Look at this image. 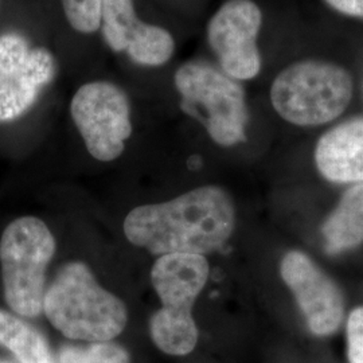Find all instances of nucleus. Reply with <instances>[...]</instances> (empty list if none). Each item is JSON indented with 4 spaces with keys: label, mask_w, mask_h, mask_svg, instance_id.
Segmentation results:
<instances>
[{
    "label": "nucleus",
    "mask_w": 363,
    "mask_h": 363,
    "mask_svg": "<svg viewBox=\"0 0 363 363\" xmlns=\"http://www.w3.org/2000/svg\"><path fill=\"white\" fill-rule=\"evenodd\" d=\"M234 225L230 196L220 187L205 186L164 203L133 208L124 220V233L155 256H205L225 245Z\"/></svg>",
    "instance_id": "f257e3e1"
},
{
    "label": "nucleus",
    "mask_w": 363,
    "mask_h": 363,
    "mask_svg": "<svg viewBox=\"0 0 363 363\" xmlns=\"http://www.w3.org/2000/svg\"><path fill=\"white\" fill-rule=\"evenodd\" d=\"M43 312L65 337L109 342L125 328L124 301L100 286L79 261L64 265L45 292Z\"/></svg>",
    "instance_id": "f03ea898"
},
{
    "label": "nucleus",
    "mask_w": 363,
    "mask_h": 363,
    "mask_svg": "<svg viewBox=\"0 0 363 363\" xmlns=\"http://www.w3.org/2000/svg\"><path fill=\"white\" fill-rule=\"evenodd\" d=\"M208 259L199 255L172 253L156 259L151 281L162 308L150 322L151 337L159 350L169 355H187L198 342L193 318L195 300L206 286Z\"/></svg>",
    "instance_id": "7ed1b4c3"
},
{
    "label": "nucleus",
    "mask_w": 363,
    "mask_h": 363,
    "mask_svg": "<svg viewBox=\"0 0 363 363\" xmlns=\"http://www.w3.org/2000/svg\"><path fill=\"white\" fill-rule=\"evenodd\" d=\"M352 94L354 79L345 66L308 58L286 66L274 77L271 103L288 123L316 127L340 116Z\"/></svg>",
    "instance_id": "20e7f679"
},
{
    "label": "nucleus",
    "mask_w": 363,
    "mask_h": 363,
    "mask_svg": "<svg viewBox=\"0 0 363 363\" xmlns=\"http://www.w3.org/2000/svg\"><path fill=\"white\" fill-rule=\"evenodd\" d=\"M55 253V240L43 220H13L0 238L4 298L15 313L35 318L43 312L46 268Z\"/></svg>",
    "instance_id": "39448f33"
},
{
    "label": "nucleus",
    "mask_w": 363,
    "mask_h": 363,
    "mask_svg": "<svg viewBox=\"0 0 363 363\" xmlns=\"http://www.w3.org/2000/svg\"><path fill=\"white\" fill-rule=\"evenodd\" d=\"M174 82L182 111L198 120L213 142L233 147L247 140V97L238 81L213 66L186 62L178 67Z\"/></svg>",
    "instance_id": "423d86ee"
},
{
    "label": "nucleus",
    "mask_w": 363,
    "mask_h": 363,
    "mask_svg": "<svg viewBox=\"0 0 363 363\" xmlns=\"http://www.w3.org/2000/svg\"><path fill=\"white\" fill-rule=\"evenodd\" d=\"M70 115L88 152L100 162H112L124 152L132 135L127 93L109 81H91L78 88Z\"/></svg>",
    "instance_id": "0eeeda50"
},
{
    "label": "nucleus",
    "mask_w": 363,
    "mask_h": 363,
    "mask_svg": "<svg viewBox=\"0 0 363 363\" xmlns=\"http://www.w3.org/2000/svg\"><path fill=\"white\" fill-rule=\"evenodd\" d=\"M55 76L52 52L21 34L0 35V123L23 116Z\"/></svg>",
    "instance_id": "6e6552de"
},
{
    "label": "nucleus",
    "mask_w": 363,
    "mask_h": 363,
    "mask_svg": "<svg viewBox=\"0 0 363 363\" xmlns=\"http://www.w3.org/2000/svg\"><path fill=\"white\" fill-rule=\"evenodd\" d=\"M262 11L253 0H228L208 23V46L222 72L235 81H249L261 72L259 31Z\"/></svg>",
    "instance_id": "1a4fd4ad"
},
{
    "label": "nucleus",
    "mask_w": 363,
    "mask_h": 363,
    "mask_svg": "<svg viewBox=\"0 0 363 363\" xmlns=\"http://www.w3.org/2000/svg\"><path fill=\"white\" fill-rule=\"evenodd\" d=\"M280 274L296 298L312 334H334L345 316L343 295L334 280L298 250H291L283 257Z\"/></svg>",
    "instance_id": "9d476101"
},
{
    "label": "nucleus",
    "mask_w": 363,
    "mask_h": 363,
    "mask_svg": "<svg viewBox=\"0 0 363 363\" xmlns=\"http://www.w3.org/2000/svg\"><path fill=\"white\" fill-rule=\"evenodd\" d=\"M100 28L113 52H125L138 65H166L175 52L169 30L142 22L133 0H103Z\"/></svg>",
    "instance_id": "9b49d317"
},
{
    "label": "nucleus",
    "mask_w": 363,
    "mask_h": 363,
    "mask_svg": "<svg viewBox=\"0 0 363 363\" xmlns=\"http://www.w3.org/2000/svg\"><path fill=\"white\" fill-rule=\"evenodd\" d=\"M315 164L327 181L363 183V117L327 130L315 147Z\"/></svg>",
    "instance_id": "f8f14e48"
},
{
    "label": "nucleus",
    "mask_w": 363,
    "mask_h": 363,
    "mask_svg": "<svg viewBox=\"0 0 363 363\" xmlns=\"http://www.w3.org/2000/svg\"><path fill=\"white\" fill-rule=\"evenodd\" d=\"M325 250L331 255L358 247L363 241V183H357L340 198L322 225Z\"/></svg>",
    "instance_id": "ddd939ff"
},
{
    "label": "nucleus",
    "mask_w": 363,
    "mask_h": 363,
    "mask_svg": "<svg viewBox=\"0 0 363 363\" xmlns=\"http://www.w3.org/2000/svg\"><path fill=\"white\" fill-rule=\"evenodd\" d=\"M0 345L6 346L21 363H52L45 337L13 313L0 310Z\"/></svg>",
    "instance_id": "4468645a"
},
{
    "label": "nucleus",
    "mask_w": 363,
    "mask_h": 363,
    "mask_svg": "<svg viewBox=\"0 0 363 363\" xmlns=\"http://www.w3.org/2000/svg\"><path fill=\"white\" fill-rule=\"evenodd\" d=\"M128 352L111 342H93L85 349L65 347L60 352V363H130Z\"/></svg>",
    "instance_id": "2eb2a0df"
},
{
    "label": "nucleus",
    "mask_w": 363,
    "mask_h": 363,
    "mask_svg": "<svg viewBox=\"0 0 363 363\" xmlns=\"http://www.w3.org/2000/svg\"><path fill=\"white\" fill-rule=\"evenodd\" d=\"M69 25L78 33L93 34L101 23L103 0H61Z\"/></svg>",
    "instance_id": "dca6fc26"
},
{
    "label": "nucleus",
    "mask_w": 363,
    "mask_h": 363,
    "mask_svg": "<svg viewBox=\"0 0 363 363\" xmlns=\"http://www.w3.org/2000/svg\"><path fill=\"white\" fill-rule=\"evenodd\" d=\"M347 352L350 363H363V307L351 312L347 320Z\"/></svg>",
    "instance_id": "f3484780"
},
{
    "label": "nucleus",
    "mask_w": 363,
    "mask_h": 363,
    "mask_svg": "<svg viewBox=\"0 0 363 363\" xmlns=\"http://www.w3.org/2000/svg\"><path fill=\"white\" fill-rule=\"evenodd\" d=\"M325 1L337 13L363 21V0H325Z\"/></svg>",
    "instance_id": "a211bd4d"
}]
</instances>
